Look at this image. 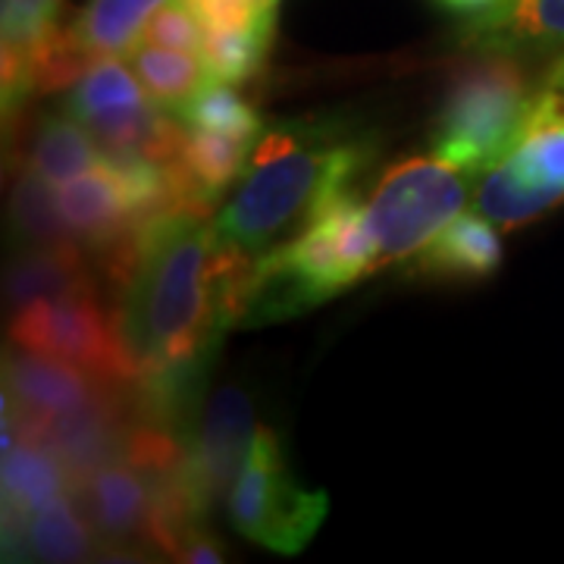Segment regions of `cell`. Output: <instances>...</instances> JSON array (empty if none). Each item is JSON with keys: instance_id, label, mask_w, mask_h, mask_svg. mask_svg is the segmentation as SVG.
I'll return each mask as SVG.
<instances>
[{"instance_id": "obj_21", "label": "cell", "mask_w": 564, "mask_h": 564, "mask_svg": "<svg viewBox=\"0 0 564 564\" xmlns=\"http://www.w3.org/2000/svg\"><path fill=\"white\" fill-rule=\"evenodd\" d=\"M132 69L144 85V91L151 95V101L161 104L163 110H176L185 101H192L210 82L202 54L151 47V44H139L132 51Z\"/></svg>"}, {"instance_id": "obj_19", "label": "cell", "mask_w": 564, "mask_h": 564, "mask_svg": "<svg viewBox=\"0 0 564 564\" xmlns=\"http://www.w3.org/2000/svg\"><path fill=\"white\" fill-rule=\"evenodd\" d=\"M251 148H254V141H242L232 139V135H220V132L185 126L180 163L182 170L188 173V180L195 182L198 195L214 207L226 192V185L236 180L239 173H245Z\"/></svg>"}, {"instance_id": "obj_15", "label": "cell", "mask_w": 564, "mask_h": 564, "mask_svg": "<svg viewBox=\"0 0 564 564\" xmlns=\"http://www.w3.org/2000/svg\"><path fill=\"white\" fill-rule=\"evenodd\" d=\"M502 263L496 223L484 214H458L408 258V276L417 280H486Z\"/></svg>"}, {"instance_id": "obj_18", "label": "cell", "mask_w": 564, "mask_h": 564, "mask_svg": "<svg viewBox=\"0 0 564 564\" xmlns=\"http://www.w3.org/2000/svg\"><path fill=\"white\" fill-rule=\"evenodd\" d=\"M66 492H73V480L47 445L13 443L3 448V521H17Z\"/></svg>"}, {"instance_id": "obj_17", "label": "cell", "mask_w": 564, "mask_h": 564, "mask_svg": "<svg viewBox=\"0 0 564 564\" xmlns=\"http://www.w3.org/2000/svg\"><path fill=\"white\" fill-rule=\"evenodd\" d=\"M170 0H88L69 22L73 39L91 57H132L144 25Z\"/></svg>"}, {"instance_id": "obj_6", "label": "cell", "mask_w": 564, "mask_h": 564, "mask_svg": "<svg viewBox=\"0 0 564 564\" xmlns=\"http://www.w3.org/2000/svg\"><path fill=\"white\" fill-rule=\"evenodd\" d=\"M564 202V91L543 88L514 148L480 173L474 207L502 229L540 220Z\"/></svg>"}, {"instance_id": "obj_20", "label": "cell", "mask_w": 564, "mask_h": 564, "mask_svg": "<svg viewBox=\"0 0 564 564\" xmlns=\"http://www.w3.org/2000/svg\"><path fill=\"white\" fill-rule=\"evenodd\" d=\"M276 13L280 10L267 13L245 29L204 32L202 61L207 66L210 82L242 85V82H251L261 73L267 54L273 47V35H276Z\"/></svg>"}, {"instance_id": "obj_23", "label": "cell", "mask_w": 564, "mask_h": 564, "mask_svg": "<svg viewBox=\"0 0 564 564\" xmlns=\"http://www.w3.org/2000/svg\"><path fill=\"white\" fill-rule=\"evenodd\" d=\"M10 217L17 236L25 245H54L73 239L57 204V185H51L32 170H20L17 176L10 195Z\"/></svg>"}, {"instance_id": "obj_13", "label": "cell", "mask_w": 564, "mask_h": 564, "mask_svg": "<svg viewBox=\"0 0 564 564\" xmlns=\"http://www.w3.org/2000/svg\"><path fill=\"white\" fill-rule=\"evenodd\" d=\"M104 161L98 139L69 110H44L29 126H20L13 144L17 170H32L51 185L76 180Z\"/></svg>"}, {"instance_id": "obj_5", "label": "cell", "mask_w": 564, "mask_h": 564, "mask_svg": "<svg viewBox=\"0 0 564 564\" xmlns=\"http://www.w3.org/2000/svg\"><path fill=\"white\" fill-rule=\"evenodd\" d=\"M329 499L323 489H304L282 458L270 426H258L251 448L229 489V518L245 540L280 555H299L317 536Z\"/></svg>"}, {"instance_id": "obj_9", "label": "cell", "mask_w": 564, "mask_h": 564, "mask_svg": "<svg viewBox=\"0 0 564 564\" xmlns=\"http://www.w3.org/2000/svg\"><path fill=\"white\" fill-rule=\"evenodd\" d=\"M254 440L251 399L239 386H220L204 399L185 436V458L170 477V492L188 521L207 524L210 511L232 489Z\"/></svg>"}, {"instance_id": "obj_8", "label": "cell", "mask_w": 564, "mask_h": 564, "mask_svg": "<svg viewBox=\"0 0 564 564\" xmlns=\"http://www.w3.org/2000/svg\"><path fill=\"white\" fill-rule=\"evenodd\" d=\"M10 339L17 348L73 364L107 386L135 383V364L122 345L113 311L104 307L95 289L17 307Z\"/></svg>"}, {"instance_id": "obj_7", "label": "cell", "mask_w": 564, "mask_h": 564, "mask_svg": "<svg viewBox=\"0 0 564 564\" xmlns=\"http://www.w3.org/2000/svg\"><path fill=\"white\" fill-rule=\"evenodd\" d=\"M467 180L443 158H404L377 182L364 220L377 245V267L408 261L445 223L462 214Z\"/></svg>"}, {"instance_id": "obj_27", "label": "cell", "mask_w": 564, "mask_h": 564, "mask_svg": "<svg viewBox=\"0 0 564 564\" xmlns=\"http://www.w3.org/2000/svg\"><path fill=\"white\" fill-rule=\"evenodd\" d=\"M261 3H280V0H261Z\"/></svg>"}, {"instance_id": "obj_24", "label": "cell", "mask_w": 564, "mask_h": 564, "mask_svg": "<svg viewBox=\"0 0 564 564\" xmlns=\"http://www.w3.org/2000/svg\"><path fill=\"white\" fill-rule=\"evenodd\" d=\"M141 44L151 47H170V51H188V54H202L204 44V25L192 13V7L185 0H170L161 7L151 22L144 25Z\"/></svg>"}, {"instance_id": "obj_11", "label": "cell", "mask_w": 564, "mask_h": 564, "mask_svg": "<svg viewBox=\"0 0 564 564\" xmlns=\"http://www.w3.org/2000/svg\"><path fill=\"white\" fill-rule=\"evenodd\" d=\"M57 204L73 239L101 261L139 226L117 166L104 158L95 170L57 185Z\"/></svg>"}, {"instance_id": "obj_4", "label": "cell", "mask_w": 564, "mask_h": 564, "mask_svg": "<svg viewBox=\"0 0 564 564\" xmlns=\"http://www.w3.org/2000/svg\"><path fill=\"white\" fill-rule=\"evenodd\" d=\"M540 95L518 57L470 54L445 85L430 129L433 154L464 173H484L521 139Z\"/></svg>"}, {"instance_id": "obj_2", "label": "cell", "mask_w": 564, "mask_h": 564, "mask_svg": "<svg viewBox=\"0 0 564 564\" xmlns=\"http://www.w3.org/2000/svg\"><path fill=\"white\" fill-rule=\"evenodd\" d=\"M373 158L377 141L336 117L276 122L254 141L242 185L217 217V236L261 258L323 204L358 188Z\"/></svg>"}, {"instance_id": "obj_12", "label": "cell", "mask_w": 564, "mask_h": 564, "mask_svg": "<svg viewBox=\"0 0 564 564\" xmlns=\"http://www.w3.org/2000/svg\"><path fill=\"white\" fill-rule=\"evenodd\" d=\"M467 54H564V0H505L462 29Z\"/></svg>"}, {"instance_id": "obj_16", "label": "cell", "mask_w": 564, "mask_h": 564, "mask_svg": "<svg viewBox=\"0 0 564 564\" xmlns=\"http://www.w3.org/2000/svg\"><path fill=\"white\" fill-rule=\"evenodd\" d=\"M91 254L76 239L54 245H29L7 270V302L25 307L44 299H61L95 289Z\"/></svg>"}, {"instance_id": "obj_14", "label": "cell", "mask_w": 564, "mask_h": 564, "mask_svg": "<svg viewBox=\"0 0 564 564\" xmlns=\"http://www.w3.org/2000/svg\"><path fill=\"white\" fill-rule=\"evenodd\" d=\"M3 552L7 558L13 555L39 562H85L104 549L73 492H66L17 521H3Z\"/></svg>"}, {"instance_id": "obj_25", "label": "cell", "mask_w": 564, "mask_h": 564, "mask_svg": "<svg viewBox=\"0 0 564 564\" xmlns=\"http://www.w3.org/2000/svg\"><path fill=\"white\" fill-rule=\"evenodd\" d=\"M448 10H489L496 3H505V0H443Z\"/></svg>"}, {"instance_id": "obj_22", "label": "cell", "mask_w": 564, "mask_h": 564, "mask_svg": "<svg viewBox=\"0 0 564 564\" xmlns=\"http://www.w3.org/2000/svg\"><path fill=\"white\" fill-rule=\"evenodd\" d=\"M170 113L180 117L185 126L242 141H258V135L263 132L261 113L226 82H207L192 101H185Z\"/></svg>"}, {"instance_id": "obj_26", "label": "cell", "mask_w": 564, "mask_h": 564, "mask_svg": "<svg viewBox=\"0 0 564 564\" xmlns=\"http://www.w3.org/2000/svg\"><path fill=\"white\" fill-rule=\"evenodd\" d=\"M32 3H39V7L51 10V13H61V7H63V0H32Z\"/></svg>"}, {"instance_id": "obj_1", "label": "cell", "mask_w": 564, "mask_h": 564, "mask_svg": "<svg viewBox=\"0 0 564 564\" xmlns=\"http://www.w3.org/2000/svg\"><path fill=\"white\" fill-rule=\"evenodd\" d=\"M251 254L217 236L214 214L166 210L141 220L107 258L113 321L135 364L132 402L182 440L207 399L223 336L242 326Z\"/></svg>"}, {"instance_id": "obj_3", "label": "cell", "mask_w": 564, "mask_h": 564, "mask_svg": "<svg viewBox=\"0 0 564 564\" xmlns=\"http://www.w3.org/2000/svg\"><path fill=\"white\" fill-rule=\"evenodd\" d=\"M373 270H380L377 245L364 220L358 188H348L323 204L295 239L273 245L254 261L242 326L292 321Z\"/></svg>"}, {"instance_id": "obj_10", "label": "cell", "mask_w": 564, "mask_h": 564, "mask_svg": "<svg viewBox=\"0 0 564 564\" xmlns=\"http://www.w3.org/2000/svg\"><path fill=\"white\" fill-rule=\"evenodd\" d=\"M163 480L166 477L161 474H151L139 464L117 458L73 484V499L88 518L104 552L148 549L151 514Z\"/></svg>"}]
</instances>
